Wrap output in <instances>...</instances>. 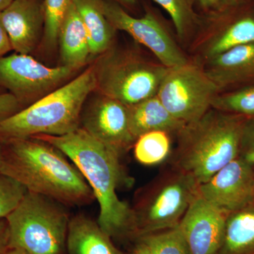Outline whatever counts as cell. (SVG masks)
Masks as SVG:
<instances>
[{"instance_id": "obj_22", "label": "cell", "mask_w": 254, "mask_h": 254, "mask_svg": "<svg viewBox=\"0 0 254 254\" xmlns=\"http://www.w3.org/2000/svg\"><path fill=\"white\" fill-rule=\"evenodd\" d=\"M171 17L177 38L184 44H190L201 23L200 16L192 0H153Z\"/></svg>"}, {"instance_id": "obj_9", "label": "cell", "mask_w": 254, "mask_h": 254, "mask_svg": "<svg viewBox=\"0 0 254 254\" xmlns=\"http://www.w3.org/2000/svg\"><path fill=\"white\" fill-rule=\"evenodd\" d=\"M254 43V1L209 16L201 23L190 43L195 63L206 60L242 45Z\"/></svg>"}, {"instance_id": "obj_10", "label": "cell", "mask_w": 254, "mask_h": 254, "mask_svg": "<svg viewBox=\"0 0 254 254\" xmlns=\"http://www.w3.org/2000/svg\"><path fill=\"white\" fill-rule=\"evenodd\" d=\"M103 5L105 16L116 31L126 32L146 47L167 68L183 66L191 61L151 11L145 13L143 17L135 18L113 0H103Z\"/></svg>"}, {"instance_id": "obj_34", "label": "cell", "mask_w": 254, "mask_h": 254, "mask_svg": "<svg viewBox=\"0 0 254 254\" xmlns=\"http://www.w3.org/2000/svg\"><path fill=\"white\" fill-rule=\"evenodd\" d=\"M1 254H28L26 251L20 248H8L4 253Z\"/></svg>"}, {"instance_id": "obj_1", "label": "cell", "mask_w": 254, "mask_h": 254, "mask_svg": "<svg viewBox=\"0 0 254 254\" xmlns=\"http://www.w3.org/2000/svg\"><path fill=\"white\" fill-rule=\"evenodd\" d=\"M61 150L81 172L100 206L98 223L111 239L135 237L133 210L117 194L123 181L120 155L83 128L63 136H33Z\"/></svg>"}, {"instance_id": "obj_27", "label": "cell", "mask_w": 254, "mask_h": 254, "mask_svg": "<svg viewBox=\"0 0 254 254\" xmlns=\"http://www.w3.org/2000/svg\"><path fill=\"white\" fill-rule=\"evenodd\" d=\"M27 192L20 182L0 173V219L6 218L12 213Z\"/></svg>"}, {"instance_id": "obj_30", "label": "cell", "mask_w": 254, "mask_h": 254, "mask_svg": "<svg viewBox=\"0 0 254 254\" xmlns=\"http://www.w3.org/2000/svg\"><path fill=\"white\" fill-rule=\"evenodd\" d=\"M21 103L11 93L0 94V121L20 111Z\"/></svg>"}, {"instance_id": "obj_11", "label": "cell", "mask_w": 254, "mask_h": 254, "mask_svg": "<svg viewBox=\"0 0 254 254\" xmlns=\"http://www.w3.org/2000/svg\"><path fill=\"white\" fill-rule=\"evenodd\" d=\"M75 71L63 65L49 67L30 55L15 53L0 58V86L9 90L21 104L55 89Z\"/></svg>"}, {"instance_id": "obj_14", "label": "cell", "mask_w": 254, "mask_h": 254, "mask_svg": "<svg viewBox=\"0 0 254 254\" xmlns=\"http://www.w3.org/2000/svg\"><path fill=\"white\" fill-rule=\"evenodd\" d=\"M83 128L121 155L133 146L136 138L130 128L128 107L101 95L86 110Z\"/></svg>"}, {"instance_id": "obj_20", "label": "cell", "mask_w": 254, "mask_h": 254, "mask_svg": "<svg viewBox=\"0 0 254 254\" xmlns=\"http://www.w3.org/2000/svg\"><path fill=\"white\" fill-rule=\"evenodd\" d=\"M103 0H73L89 40L91 54L103 55L111 48L116 30L103 11Z\"/></svg>"}, {"instance_id": "obj_17", "label": "cell", "mask_w": 254, "mask_h": 254, "mask_svg": "<svg viewBox=\"0 0 254 254\" xmlns=\"http://www.w3.org/2000/svg\"><path fill=\"white\" fill-rule=\"evenodd\" d=\"M130 128L136 141L138 137L155 131L176 135L186 124L173 117L156 95L128 107Z\"/></svg>"}, {"instance_id": "obj_19", "label": "cell", "mask_w": 254, "mask_h": 254, "mask_svg": "<svg viewBox=\"0 0 254 254\" xmlns=\"http://www.w3.org/2000/svg\"><path fill=\"white\" fill-rule=\"evenodd\" d=\"M66 252L68 254H123L98 222L83 215L70 220Z\"/></svg>"}, {"instance_id": "obj_6", "label": "cell", "mask_w": 254, "mask_h": 254, "mask_svg": "<svg viewBox=\"0 0 254 254\" xmlns=\"http://www.w3.org/2000/svg\"><path fill=\"white\" fill-rule=\"evenodd\" d=\"M194 179L172 165L145 187L132 208L135 237L178 226L198 193Z\"/></svg>"}, {"instance_id": "obj_18", "label": "cell", "mask_w": 254, "mask_h": 254, "mask_svg": "<svg viewBox=\"0 0 254 254\" xmlns=\"http://www.w3.org/2000/svg\"><path fill=\"white\" fill-rule=\"evenodd\" d=\"M58 44L62 65L75 70L91 55L88 33L73 1L60 27Z\"/></svg>"}, {"instance_id": "obj_28", "label": "cell", "mask_w": 254, "mask_h": 254, "mask_svg": "<svg viewBox=\"0 0 254 254\" xmlns=\"http://www.w3.org/2000/svg\"><path fill=\"white\" fill-rule=\"evenodd\" d=\"M254 0H192L195 11L200 16L218 14L248 4Z\"/></svg>"}, {"instance_id": "obj_29", "label": "cell", "mask_w": 254, "mask_h": 254, "mask_svg": "<svg viewBox=\"0 0 254 254\" xmlns=\"http://www.w3.org/2000/svg\"><path fill=\"white\" fill-rule=\"evenodd\" d=\"M239 156L254 165V118L246 119L244 123Z\"/></svg>"}, {"instance_id": "obj_25", "label": "cell", "mask_w": 254, "mask_h": 254, "mask_svg": "<svg viewBox=\"0 0 254 254\" xmlns=\"http://www.w3.org/2000/svg\"><path fill=\"white\" fill-rule=\"evenodd\" d=\"M73 0H44L45 23L43 45L48 50L58 44L62 23Z\"/></svg>"}, {"instance_id": "obj_4", "label": "cell", "mask_w": 254, "mask_h": 254, "mask_svg": "<svg viewBox=\"0 0 254 254\" xmlns=\"http://www.w3.org/2000/svg\"><path fill=\"white\" fill-rule=\"evenodd\" d=\"M95 66L0 121V141L38 135L63 136L79 128L85 101L96 89Z\"/></svg>"}, {"instance_id": "obj_21", "label": "cell", "mask_w": 254, "mask_h": 254, "mask_svg": "<svg viewBox=\"0 0 254 254\" xmlns=\"http://www.w3.org/2000/svg\"><path fill=\"white\" fill-rule=\"evenodd\" d=\"M217 254H254V204L227 215Z\"/></svg>"}, {"instance_id": "obj_36", "label": "cell", "mask_w": 254, "mask_h": 254, "mask_svg": "<svg viewBox=\"0 0 254 254\" xmlns=\"http://www.w3.org/2000/svg\"><path fill=\"white\" fill-rule=\"evenodd\" d=\"M13 0H0V12L7 7Z\"/></svg>"}, {"instance_id": "obj_26", "label": "cell", "mask_w": 254, "mask_h": 254, "mask_svg": "<svg viewBox=\"0 0 254 254\" xmlns=\"http://www.w3.org/2000/svg\"><path fill=\"white\" fill-rule=\"evenodd\" d=\"M151 254H190L178 226L138 238Z\"/></svg>"}, {"instance_id": "obj_2", "label": "cell", "mask_w": 254, "mask_h": 254, "mask_svg": "<svg viewBox=\"0 0 254 254\" xmlns=\"http://www.w3.org/2000/svg\"><path fill=\"white\" fill-rule=\"evenodd\" d=\"M2 143L1 173L20 182L28 191L67 205L88 204L94 199L81 172L56 147L34 137Z\"/></svg>"}, {"instance_id": "obj_15", "label": "cell", "mask_w": 254, "mask_h": 254, "mask_svg": "<svg viewBox=\"0 0 254 254\" xmlns=\"http://www.w3.org/2000/svg\"><path fill=\"white\" fill-rule=\"evenodd\" d=\"M0 14L13 50L20 54L31 53L43 34L44 1L13 0Z\"/></svg>"}, {"instance_id": "obj_32", "label": "cell", "mask_w": 254, "mask_h": 254, "mask_svg": "<svg viewBox=\"0 0 254 254\" xmlns=\"http://www.w3.org/2000/svg\"><path fill=\"white\" fill-rule=\"evenodd\" d=\"M9 231L6 218L0 219V254L9 248Z\"/></svg>"}, {"instance_id": "obj_12", "label": "cell", "mask_w": 254, "mask_h": 254, "mask_svg": "<svg viewBox=\"0 0 254 254\" xmlns=\"http://www.w3.org/2000/svg\"><path fill=\"white\" fill-rule=\"evenodd\" d=\"M198 193L226 215L254 205V165L239 156L200 185Z\"/></svg>"}, {"instance_id": "obj_24", "label": "cell", "mask_w": 254, "mask_h": 254, "mask_svg": "<svg viewBox=\"0 0 254 254\" xmlns=\"http://www.w3.org/2000/svg\"><path fill=\"white\" fill-rule=\"evenodd\" d=\"M212 108L246 118H254V84L219 93Z\"/></svg>"}, {"instance_id": "obj_37", "label": "cell", "mask_w": 254, "mask_h": 254, "mask_svg": "<svg viewBox=\"0 0 254 254\" xmlns=\"http://www.w3.org/2000/svg\"><path fill=\"white\" fill-rule=\"evenodd\" d=\"M3 158V143L0 141V173H1V163Z\"/></svg>"}, {"instance_id": "obj_23", "label": "cell", "mask_w": 254, "mask_h": 254, "mask_svg": "<svg viewBox=\"0 0 254 254\" xmlns=\"http://www.w3.org/2000/svg\"><path fill=\"white\" fill-rule=\"evenodd\" d=\"M171 136L166 131H155L138 137L133 145L135 158L145 165L163 163L171 153Z\"/></svg>"}, {"instance_id": "obj_16", "label": "cell", "mask_w": 254, "mask_h": 254, "mask_svg": "<svg viewBox=\"0 0 254 254\" xmlns=\"http://www.w3.org/2000/svg\"><path fill=\"white\" fill-rule=\"evenodd\" d=\"M200 65L220 91L254 81V43L235 47Z\"/></svg>"}, {"instance_id": "obj_7", "label": "cell", "mask_w": 254, "mask_h": 254, "mask_svg": "<svg viewBox=\"0 0 254 254\" xmlns=\"http://www.w3.org/2000/svg\"><path fill=\"white\" fill-rule=\"evenodd\" d=\"M95 66L96 89L126 105L155 96L168 68L128 51L109 50Z\"/></svg>"}, {"instance_id": "obj_8", "label": "cell", "mask_w": 254, "mask_h": 254, "mask_svg": "<svg viewBox=\"0 0 254 254\" xmlns=\"http://www.w3.org/2000/svg\"><path fill=\"white\" fill-rule=\"evenodd\" d=\"M220 93L199 64L169 68L157 96L170 113L185 124L201 118Z\"/></svg>"}, {"instance_id": "obj_5", "label": "cell", "mask_w": 254, "mask_h": 254, "mask_svg": "<svg viewBox=\"0 0 254 254\" xmlns=\"http://www.w3.org/2000/svg\"><path fill=\"white\" fill-rule=\"evenodd\" d=\"M64 205L28 191L6 217L9 248H20L28 254H64L70 220Z\"/></svg>"}, {"instance_id": "obj_35", "label": "cell", "mask_w": 254, "mask_h": 254, "mask_svg": "<svg viewBox=\"0 0 254 254\" xmlns=\"http://www.w3.org/2000/svg\"><path fill=\"white\" fill-rule=\"evenodd\" d=\"M118 4L126 5V6H133L136 3V0H113Z\"/></svg>"}, {"instance_id": "obj_3", "label": "cell", "mask_w": 254, "mask_h": 254, "mask_svg": "<svg viewBox=\"0 0 254 254\" xmlns=\"http://www.w3.org/2000/svg\"><path fill=\"white\" fill-rule=\"evenodd\" d=\"M246 118L213 108L176 135L173 167L194 179L198 186L240 155Z\"/></svg>"}, {"instance_id": "obj_31", "label": "cell", "mask_w": 254, "mask_h": 254, "mask_svg": "<svg viewBox=\"0 0 254 254\" xmlns=\"http://www.w3.org/2000/svg\"><path fill=\"white\" fill-rule=\"evenodd\" d=\"M13 50L10 41L9 35L5 29L0 14V58L4 57L6 53Z\"/></svg>"}, {"instance_id": "obj_33", "label": "cell", "mask_w": 254, "mask_h": 254, "mask_svg": "<svg viewBox=\"0 0 254 254\" xmlns=\"http://www.w3.org/2000/svg\"><path fill=\"white\" fill-rule=\"evenodd\" d=\"M131 254H151V252L144 243L139 241Z\"/></svg>"}, {"instance_id": "obj_13", "label": "cell", "mask_w": 254, "mask_h": 254, "mask_svg": "<svg viewBox=\"0 0 254 254\" xmlns=\"http://www.w3.org/2000/svg\"><path fill=\"white\" fill-rule=\"evenodd\" d=\"M227 216L196 193L178 225L190 254H218Z\"/></svg>"}]
</instances>
